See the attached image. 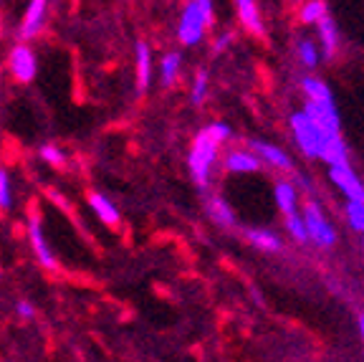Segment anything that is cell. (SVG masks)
I'll return each instance as SVG.
<instances>
[{"instance_id": "7", "label": "cell", "mask_w": 364, "mask_h": 362, "mask_svg": "<svg viewBox=\"0 0 364 362\" xmlns=\"http://www.w3.org/2000/svg\"><path fill=\"white\" fill-rule=\"evenodd\" d=\"M329 177H331V182L344 192V198L347 200H364V185L357 177V172L349 167V162L329 167Z\"/></svg>"}, {"instance_id": "13", "label": "cell", "mask_w": 364, "mask_h": 362, "mask_svg": "<svg viewBox=\"0 0 364 362\" xmlns=\"http://www.w3.org/2000/svg\"><path fill=\"white\" fill-rule=\"evenodd\" d=\"M136 89L147 91L149 81H152V48L147 41H136Z\"/></svg>"}, {"instance_id": "20", "label": "cell", "mask_w": 364, "mask_h": 362, "mask_svg": "<svg viewBox=\"0 0 364 362\" xmlns=\"http://www.w3.org/2000/svg\"><path fill=\"white\" fill-rule=\"evenodd\" d=\"M245 238L261 251H281V238L273 231H266V228H248Z\"/></svg>"}, {"instance_id": "23", "label": "cell", "mask_w": 364, "mask_h": 362, "mask_svg": "<svg viewBox=\"0 0 364 362\" xmlns=\"http://www.w3.org/2000/svg\"><path fill=\"white\" fill-rule=\"evenodd\" d=\"M344 215H347L349 226H352L354 231L364 233V200H347Z\"/></svg>"}, {"instance_id": "14", "label": "cell", "mask_w": 364, "mask_h": 362, "mask_svg": "<svg viewBox=\"0 0 364 362\" xmlns=\"http://www.w3.org/2000/svg\"><path fill=\"white\" fill-rule=\"evenodd\" d=\"M273 198H276V205H279V210L286 215V218L299 213V192H296L294 182H289V180L276 182V187H273Z\"/></svg>"}, {"instance_id": "17", "label": "cell", "mask_w": 364, "mask_h": 362, "mask_svg": "<svg viewBox=\"0 0 364 362\" xmlns=\"http://www.w3.org/2000/svg\"><path fill=\"white\" fill-rule=\"evenodd\" d=\"M208 213H210V218L220 228H233L235 226L233 208H230V205H228V200L220 198V195H213V198L208 200Z\"/></svg>"}, {"instance_id": "30", "label": "cell", "mask_w": 364, "mask_h": 362, "mask_svg": "<svg viewBox=\"0 0 364 362\" xmlns=\"http://www.w3.org/2000/svg\"><path fill=\"white\" fill-rule=\"evenodd\" d=\"M16 311H18V314H21L23 319H31V317H33V314H36L33 304H31V301H26V299L18 301V304H16Z\"/></svg>"}, {"instance_id": "28", "label": "cell", "mask_w": 364, "mask_h": 362, "mask_svg": "<svg viewBox=\"0 0 364 362\" xmlns=\"http://www.w3.org/2000/svg\"><path fill=\"white\" fill-rule=\"evenodd\" d=\"M205 132H208V135H210L213 140L218 142V145H223V142H225L228 137H230V127L223 125V122H213V125L205 127Z\"/></svg>"}, {"instance_id": "2", "label": "cell", "mask_w": 364, "mask_h": 362, "mask_svg": "<svg viewBox=\"0 0 364 362\" xmlns=\"http://www.w3.org/2000/svg\"><path fill=\"white\" fill-rule=\"evenodd\" d=\"M218 150H220V145H218L205 130H200L198 137L193 140V148H190V155H188V167H190V172H193V180L198 182L200 187H205L208 180H210V172L218 162Z\"/></svg>"}, {"instance_id": "26", "label": "cell", "mask_w": 364, "mask_h": 362, "mask_svg": "<svg viewBox=\"0 0 364 362\" xmlns=\"http://www.w3.org/2000/svg\"><path fill=\"white\" fill-rule=\"evenodd\" d=\"M286 231H289V236L294 238L296 244H306L309 241L306 226H304V221H301V213L289 215V218H286Z\"/></svg>"}, {"instance_id": "16", "label": "cell", "mask_w": 364, "mask_h": 362, "mask_svg": "<svg viewBox=\"0 0 364 362\" xmlns=\"http://www.w3.org/2000/svg\"><path fill=\"white\" fill-rule=\"evenodd\" d=\"M318 26V41H321V53L326 58H331L336 53V46H339V33H336V23L329 16L321 18L316 23Z\"/></svg>"}, {"instance_id": "25", "label": "cell", "mask_w": 364, "mask_h": 362, "mask_svg": "<svg viewBox=\"0 0 364 362\" xmlns=\"http://www.w3.org/2000/svg\"><path fill=\"white\" fill-rule=\"evenodd\" d=\"M208 71L205 68H200L198 74H195L193 79V89H190V99H193V104H203L205 96H208Z\"/></svg>"}, {"instance_id": "29", "label": "cell", "mask_w": 364, "mask_h": 362, "mask_svg": "<svg viewBox=\"0 0 364 362\" xmlns=\"http://www.w3.org/2000/svg\"><path fill=\"white\" fill-rule=\"evenodd\" d=\"M41 157L51 165H63V152L56 145H43V148H41Z\"/></svg>"}, {"instance_id": "19", "label": "cell", "mask_w": 364, "mask_h": 362, "mask_svg": "<svg viewBox=\"0 0 364 362\" xmlns=\"http://www.w3.org/2000/svg\"><path fill=\"white\" fill-rule=\"evenodd\" d=\"M321 160H324L329 167H334V165H347L349 162V148L347 142H344V137H331L329 145H326L324 155H321Z\"/></svg>"}, {"instance_id": "12", "label": "cell", "mask_w": 364, "mask_h": 362, "mask_svg": "<svg viewBox=\"0 0 364 362\" xmlns=\"http://www.w3.org/2000/svg\"><path fill=\"white\" fill-rule=\"evenodd\" d=\"M261 165L263 162L250 150H230L223 160V167L228 172H258Z\"/></svg>"}, {"instance_id": "3", "label": "cell", "mask_w": 364, "mask_h": 362, "mask_svg": "<svg viewBox=\"0 0 364 362\" xmlns=\"http://www.w3.org/2000/svg\"><path fill=\"white\" fill-rule=\"evenodd\" d=\"M289 125H291V132H294V140H296V145H299V150H301L306 157L321 160V155H324L331 135H326V132L318 130V127L314 125L311 119H309L304 112L291 114ZM334 137H339V135H334Z\"/></svg>"}, {"instance_id": "4", "label": "cell", "mask_w": 364, "mask_h": 362, "mask_svg": "<svg viewBox=\"0 0 364 362\" xmlns=\"http://www.w3.org/2000/svg\"><path fill=\"white\" fill-rule=\"evenodd\" d=\"M301 221H304V226H306L309 241H314V244L321 246V249H329V246H334L336 231H334V226L326 221L324 210H321V205H318L316 200H306V203H304Z\"/></svg>"}, {"instance_id": "27", "label": "cell", "mask_w": 364, "mask_h": 362, "mask_svg": "<svg viewBox=\"0 0 364 362\" xmlns=\"http://www.w3.org/2000/svg\"><path fill=\"white\" fill-rule=\"evenodd\" d=\"M13 205V190H11V175L0 170V210H11Z\"/></svg>"}, {"instance_id": "1", "label": "cell", "mask_w": 364, "mask_h": 362, "mask_svg": "<svg viewBox=\"0 0 364 362\" xmlns=\"http://www.w3.org/2000/svg\"><path fill=\"white\" fill-rule=\"evenodd\" d=\"M213 6L210 0H193L182 8L180 23H177V38L182 46H198L205 38V31L213 23Z\"/></svg>"}, {"instance_id": "21", "label": "cell", "mask_w": 364, "mask_h": 362, "mask_svg": "<svg viewBox=\"0 0 364 362\" xmlns=\"http://www.w3.org/2000/svg\"><path fill=\"white\" fill-rule=\"evenodd\" d=\"M180 66H182V56L180 53H167L159 63V79H162V86H172L180 74Z\"/></svg>"}, {"instance_id": "22", "label": "cell", "mask_w": 364, "mask_h": 362, "mask_svg": "<svg viewBox=\"0 0 364 362\" xmlns=\"http://www.w3.org/2000/svg\"><path fill=\"white\" fill-rule=\"evenodd\" d=\"M329 8H326L324 0H309V3H304L301 11H299V18H301L304 23H318L321 18L329 16Z\"/></svg>"}, {"instance_id": "15", "label": "cell", "mask_w": 364, "mask_h": 362, "mask_svg": "<svg viewBox=\"0 0 364 362\" xmlns=\"http://www.w3.org/2000/svg\"><path fill=\"white\" fill-rule=\"evenodd\" d=\"M89 205L94 208V213L99 215V221L102 223H107V226H117V223H119V208H117L109 198H104V195H99V192H91Z\"/></svg>"}, {"instance_id": "18", "label": "cell", "mask_w": 364, "mask_h": 362, "mask_svg": "<svg viewBox=\"0 0 364 362\" xmlns=\"http://www.w3.org/2000/svg\"><path fill=\"white\" fill-rule=\"evenodd\" d=\"M301 89L306 94V102H316V104H334V96H331V89L324 84L321 79H314V76H306L301 81Z\"/></svg>"}, {"instance_id": "6", "label": "cell", "mask_w": 364, "mask_h": 362, "mask_svg": "<svg viewBox=\"0 0 364 362\" xmlns=\"http://www.w3.org/2000/svg\"><path fill=\"white\" fill-rule=\"evenodd\" d=\"M314 125L318 127L326 135H341V125H339V112H336L334 104H316V102H306L301 109Z\"/></svg>"}, {"instance_id": "31", "label": "cell", "mask_w": 364, "mask_h": 362, "mask_svg": "<svg viewBox=\"0 0 364 362\" xmlns=\"http://www.w3.org/2000/svg\"><path fill=\"white\" fill-rule=\"evenodd\" d=\"M230 33H225V36H218L215 38V43H213V53H223L228 48V46H230Z\"/></svg>"}, {"instance_id": "9", "label": "cell", "mask_w": 364, "mask_h": 362, "mask_svg": "<svg viewBox=\"0 0 364 362\" xmlns=\"http://www.w3.org/2000/svg\"><path fill=\"white\" fill-rule=\"evenodd\" d=\"M28 238H31V246H33L36 256H38L41 267L46 269H56V256H53L51 246L46 241V233H43V226H41V218L38 215H31L28 221Z\"/></svg>"}, {"instance_id": "11", "label": "cell", "mask_w": 364, "mask_h": 362, "mask_svg": "<svg viewBox=\"0 0 364 362\" xmlns=\"http://www.w3.org/2000/svg\"><path fill=\"white\" fill-rule=\"evenodd\" d=\"M235 11H238V18L243 23V29L253 36H266V26H263V18H261V11H258V3L253 0H238L235 3Z\"/></svg>"}, {"instance_id": "32", "label": "cell", "mask_w": 364, "mask_h": 362, "mask_svg": "<svg viewBox=\"0 0 364 362\" xmlns=\"http://www.w3.org/2000/svg\"><path fill=\"white\" fill-rule=\"evenodd\" d=\"M359 334H362V342H364V314L359 317Z\"/></svg>"}, {"instance_id": "5", "label": "cell", "mask_w": 364, "mask_h": 362, "mask_svg": "<svg viewBox=\"0 0 364 362\" xmlns=\"http://www.w3.org/2000/svg\"><path fill=\"white\" fill-rule=\"evenodd\" d=\"M8 66H11L13 76H16L21 84H28V81H33L36 74H38V58H36L33 48L26 46V43L13 46L11 58H8Z\"/></svg>"}, {"instance_id": "10", "label": "cell", "mask_w": 364, "mask_h": 362, "mask_svg": "<svg viewBox=\"0 0 364 362\" xmlns=\"http://www.w3.org/2000/svg\"><path fill=\"white\" fill-rule=\"evenodd\" d=\"M250 152L256 155L261 162L271 165V167H276V170H284L289 172L294 165H291V157L284 152L281 148H276V145H271V142H261V140H253L250 142Z\"/></svg>"}, {"instance_id": "24", "label": "cell", "mask_w": 364, "mask_h": 362, "mask_svg": "<svg viewBox=\"0 0 364 362\" xmlns=\"http://www.w3.org/2000/svg\"><path fill=\"white\" fill-rule=\"evenodd\" d=\"M299 58H301V63L306 68H314L318 63V46L314 43L311 38H304V41H299Z\"/></svg>"}, {"instance_id": "8", "label": "cell", "mask_w": 364, "mask_h": 362, "mask_svg": "<svg viewBox=\"0 0 364 362\" xmlns=\"http://www.w3.org/2000/svg\"><path fill=\"white\" fill-rule=\"evenodd\" d=\"M46 13H48V3L46 0H31L28 8H26V16H23L21 31H18L23 41L41 36V31L46 29Z\"/></svg>"}]
</instances>
